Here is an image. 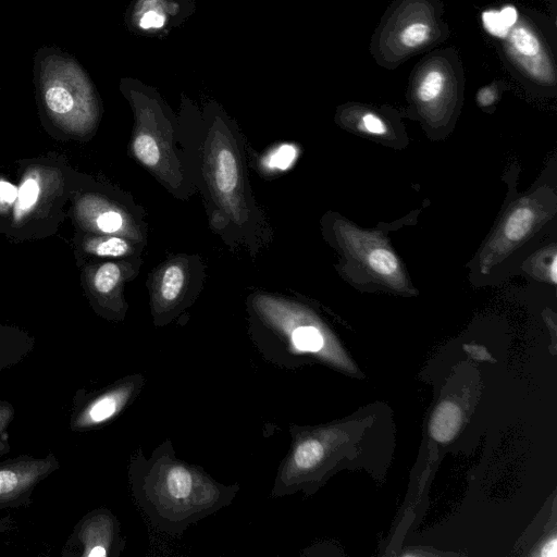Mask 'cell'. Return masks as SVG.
I'll use <instances>...</instances> for the list:
<instances>
[{
    "label": "cell",
    "instance_id": "obj_5",
    "mask_svg": "<svg viewBox=\"0 0 557 557\" xmlns=\"http://www.w3.org/2000/svg\"><path fill=\"white\" fill-rule=\"evenodd\" d=\"M465 86V69L454 46L426 52L412 67L408 90L422 112H442L454 107Z\"/></svg>",
    "mask_w": 557,
    "mask_h": 557
},
{
    "label": "cell",
    "instance_id": "obj_8",
    "mask_svg": "<svg viewBox=\"0 0 557 557\" xmlns=\"http://www.w3.org/2000/svg\"><path fill=\"white\" fill-rule=\"evenodd\" d=\"M121 549L119 521L104 508L86 513L74 527L61 555L63 557H108Z\"/></svg>",
    "mask_w": 557,
    "mask_h": 557
},
{
    "label": "cell",
    "instance_id": "obj_14",
    "mask_svg": "<svg viewBox=\"0 0 557 557\" xmlns=\"http://www.w3.org/2000/svg\"><path fill=\"white\" fill-rule=\"evenodd\" d=\"M133 149L138 160L147 166H154L160 160V149L150 135H138L133 143Z\"/></svg>",
    "mask_w": 557,
    "mask_h": 557
},
{
    "label": "cell",
    "instance_id": "obj_1",
    "mask_svg": "<svg viewBox=\"0 0 557 557\" xmlns=\"http://www.w3.org/2000/svg\"><path fill=\"white\" fill-rule=\"evenodd\" d=\"M134 495L150 520L170 533L227 506L238 486H225L203 470L177 459L169 446L151 458H137L131 468Z\"/></svg>",
    "mask_w": 557,
    "mask_h": 557
},
{
    "label": "cell",
    "instance_id": "obj_4",
    "mask_svg": "<svg viewBox=\"0 0 557 557\" xmlns=\"http://www.w3.org/2000/svg\"><path fill=\"white\" fill-rule=\"evenodd\" d=\"M33 74L40 101L51 115L69 120L92 114L90 81L72 54L57 47H39L34 55Z\"/></svg>",
    "mask_w": 557,
    "mask_h": 557
},
{
    "label": "cell",
    "instance_id": "obj_10",
    "mask_svg": "<svg viewBox=\"0 0 557 557\" xmlns=\"http://www.w3.org/2000/svg\"><path fill=\"white\" fill-rule=\"evenodd\" d=\"M460 424V408L451 401H443L433 412L430 423L431 435L441 443L448 442L455 436Z\"/></svg>",
    "mask_w": 557,
    "mask_h": 557
},
{
    "label": "cell",
    "instance_id": "obj_18",
    "mask_svg": "<svg viewBox=\"0 0 557 557\" xmlns=\"http://www.w3.org/2000/svg\"><path fill=\"white\" fill-rule=\"evenodd\" d=\"M505 82L502 79H493L491 83L482 86L475 94V100L479 107L488 109L496 104L503 90Z\"/></svg>",
    "mask_w": 557,
    "mask_h": 557
},
{
    "label": "cell",
    "instance_id": "obj_7",
    "mask_svg": "<svg viewBox=\"0 0 557 557\" xmlns=\"http://www.w3.org/2000/svg\"><path fill=\"white\" fill-rule=\"evenodd\" d=\"M59 468L53 453L39 458L22 454L0 461V509L29 506L38 484Z\"/></svg>",
    "mask_w": 557,
    "mask_h": 557
},
{
    "label": "cell",
    "instance_id": "obj_15",
    "mask_svg": "<svg viewBox=\"0 0 557 557\" xmlns=\"http://www.w3.org/2000/svg\"><path fill=\"white\" fill-rule=\"evenodd\" d=\"M120 275V268L115 263L102 264L94 277L95 288L100 294H109L116 286Z\"/></svg>",
    "mask_w": 557,
    "mask_h": 557
},
{
    "label": "cell",
    "instance_id": "obj_28",
    "mask_svg": "<svg viewBox=\"0 0 557 557\" xmlns=\"http://www.w3.org/2000/svg\"><path fill=\"white\" fill-rule=\"evenodd\" d=\"M556 268H557V261H556V258H554V259H553V262H552V264H550V277H552V281H553L554 283H556V280H557V277H556V276H557V270H556Z\"/></svg>",
    "mask_w": 557,
    "mask_h": 557
},
{
    "label": "cell",
    "instance_id": "obj_3",
    "mask_svg": "<svg viewBox=\"0 0 557 557\" xmlns=\"http://www.w3.org/2000/svg\"><path fill=\"white\" fill-rule=\"evenodd\" d=\"M443 0H393L374 29L369 51L385 70L435 49L450 36Z\"/></svg>",
    "mask_w": 557,
    "mask_h": 557
},
{
    "label": "cell",
    "instance_id": "obj_6",
    "mask_svg": "<svg viewBox=\"0 0 557 557\" xmlns=\"http://www.w3.org/2000/svg\"><path fill=\"white\" fill-rule=\"evenodd\" d=\"M143 385V375L133 374L98 391L77 389L72 398L69 429L87 432L102 428L136 398Z\"/></svg>",
    "mask_w": 557,
    "mask_h": 557
},
{
    "label": "cell",
    "instance_id": "obj_12",
    "mask_svg": "<svg viewBox=\"0 0 557 557\" xmlns=\"http://www.w3.org/2000/svg\"><path fill=\"white\" fill-rule=\"evenodd\" d=\"M184 280L181 267L173 264L165 269L160 285V295L165 302H171L180 296Z\"/></svg>",
    "mask_w": 557,
    "mask_h": 557
},
{
    "label": "cell",
    "instance_id": "obj_2",
    "mask_svg": "<svg viewBox=\"0 0 557 557\" xmlns=\"http://www.w3.org/2000/svg\"><path fill=\"white\" fill-rule=\"evenodd\" d=\"M485 35L506 71L523 86L550 94L557 87V18L517 3L480 14Z\"/></svg>",
    "mask_w": 557,
    "mask_h": 557
},
{
    "label": "cell",
    "instance_id": "obj_21",
    "mask_svg": "<svg viewBox=\"0 0 557 557\" xmlns=\"http://www.w3.org/2000/svg\"><path fill=\"white\" fill-rule=\"evenodd\" d=\"M123 219L120 213L115 211H107L100 214L97 219L98 227L108 233L116 232L121 228Z\"/></svg>",
    "mask_w": 557,
    "mask_h": 557
},
{
    "label": "cell",
    "instance_id": "obj_17",
    "mask_svg": "<svg viewBox=\"0 0 557 557\" xmlns=\"http://www.w3.org/2000/svg\"><path fill=\"white\" fill-rule=\"evenodd\" d=\"M369 264L372 270L382 275H392L398 267L396 257L383 248H377L369 255Z\"/></svg>",
    "mask_w": 557,
    "mask_h": 557
},
{
    "label": "cell",
    "instance_id": "obj_13",
    "mask_svg": "<svg viewBox=\"0 0 557 557\" xmlns=\"http://www.w3.org/2000/svg\"><path fill=\"white\" fill-rule=\"evenodd\" d=\"M534 213L528 208L515 210L505 225V235L511 240L521 239L531 228Z\"/></svg>",
    "mask_w": 557,
    "mask_h": 557
},
{
    "label": "cell",
    "instance_id": "obj_25",
    "mask_svg": "<svg viewBox=\"0 0 557 557\" xmlns=\"http://www.w3.org/2000/svg\"><path fill=\"white\" fill-rule=\"evenodd\" d=\"M17 198V188L11 183L0 182V201L11 203Z\"/></svg>",
    "mask_w": 557,
    "mask_h": 557
},
{
    "label": "cell",
    "instance_id": "obj_11",
    "mask_svg": "<svg viewBox=\"0 0 557 557\" xmlns=\"http://www.w3.org/2000/svg\"><path fill=\"white\" fill-rule=\"evenodd\" d=\"M214 180L219 191L225 196L232 194L238 184V165L235 156L228 149H221L215 158Z\"/></svg>",
    "mask_w": 557,
    "mask_h": 557
},
{
    "label": "cell",
    "instance_id": "obj_22",
    "mask_svg": "<svg viewBox=\"0 0 557 557\" xmlns=\"http://www.w3.org/2000/svg\"><path fill=\"white\" fill-rule=\"evenodd\" d=\"M362 126L372 134L382 135L386 132V124L376 113L372 111H364L361 116Z\"/></svg>",
    "mask_w": 557,
    "mask_h": 557
},
{
    "label": "cell",
    "instance_id": "obj_9",
    "mask_svg": "<svg viewBox=\"0 0 557 557\" xmlns=\"http://www.w3.org/2000/svg\"><path fill=\"white\" fill-rule=\"evenodd\" d=\"M34 347L35 339L27 333L0 326V371L22 362Z\"/></svg>",
    "mask_w": 557,
    "mask_h": 557
},
{
    "label": "cell",
    "instance_id": "obj_24",
    "mask_svg": "<svg viewBox=\"0 0 557 557\" xmlns=\"http://www.w3.org/2000/svg\"><path fill=\"white\" fill-rule=\"evenodd\" d=\"M140 27L143 28H159L164 24V16L154 11H149L144 14L140 20Z\"/></svg>",
    "mask_w": 557,
    "mask_h": 557
},
{
    "label": "cell",
    "instance_id": "obj_26",
    "mask_svg": "<svg viewBox=\"0 0 557 557\" xmlns=\"http://www.w3.org/2000/svg\"><path fill=\"white\" fill-rule=\"evenodd\" d=\"M556 548H557L556 539H552L543 547L542 555L545 556V557H555L556 556Z\"/></svg>",
    "mask_w": 557,
    "mask_h": 557
},
{
    "label": "cell",
    "instance_id": "obj_20",
    "mask_svg": "<svg viewBox=\"0 0 557 557\" xmlns=\"http://www.w3.org/2000/svg\"><path fill=\"white\" fill-rule=\"evenodd\" d=\"M94 250L99 256L120 257L126 253L128 245L122 238L110 237L98 243Z\"/></svg>",
    "mask_w": 557,
    "mask_h": 557
},
{
    "label": "cell",
    "instance_id": "obj_27",
    "mask_svg": "<svg viewBox=\"0 0 557 557\" xmlns=\"http://www.w3.org/2000/svg\"><path fill=\"white\" fill-rule=\"evenodd\" d=\"M549 4L550 8V15L555 18H557V0H544Z\"/></svg>",
    "mask_w": 557,
    "mask_h": 557
},
{
    "label": "cell",
    "instance_id": "obj_19",
    "mask_svg": "<svg viewBox=\"0 0 557 557\" xmlns=\"http://www.w3.org/2000/svg\"><path fill=\"white\" fill-rule=\"evenodd\" d=\"M39 196V185L36 180H26L17 190L18 209L23 211L29 210Z\"/></svg>",
    "mask_w": 557,
    "mask_h": 557
},
{
    "label": "cell",
    "instance_id": "obj_23",
    "mask_svg": "<svg viewBox=\"0 0 557 557\" xmlns=\"http://www.w3.org/2000/svg\"><path fill=\"white\" fill-rule=\"evenodd\" d=\"M295 157V149L292 146L281 147L272 158V163L275 166L285 169L290 164Z\"/></svg>",
    "mask_w": 557,
    "mask_h": 557
},
{
    "label": "cell",
    "instance_id": "obj_16",
    "mask_svg": "<svg viewBox=\"0 0 557 557\" xmlns=\"http://www.w3.org/2000/svg\"><path fill=\"white\" fill-rule=\"evenodd\" d=\"M14 417V406L8 400L0 399V459L11 450L8 429Z\"/></svg>",
    "mask_w": 557,
    "mask_h": 557
}]
</instances>
